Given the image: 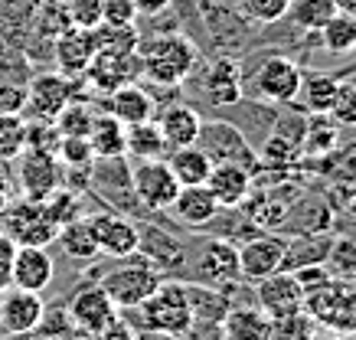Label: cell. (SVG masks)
<instances>
[{"label": "cell", "instance_id": "1", "mask_svg": "<svg viewBox=\"0 0 356 340\" xmlns=\"http://www.w3.org/2000/svg\"><path fill=\"white\" fill-rule=\"evenodd\" d=\"M140 56V76L151 79L154 86H180L190 79L196 66V46L180 33L157 36L138 49Z\"/></svg>", "mask_w": 356, "mask_h": 340}, {"label": "cell", "instance_id": "2", "mask_svg": "<svg viewBox=\"0 0 356 340\" xmlns=\"http://www.w3.org/2000/svg\"><path fill=\"white\" fill-rule=\"evenodd\" d=\"M140 327L154 330L161 337H184L193 327V305H190V291L180 282H161L147 301L138 305Z\"/></svg>", "mask_w": 356, "mask_h": 340}, {"label": "cell", "instance_id": "3", "mask_svg": "<svg viewBox=\"0 0 356 340\" xmlns=\"http://www.w3.org/2000/svg\"><path fill=\"white\" fill-rule=\"evenodd\" d=\"M121 265H115L111 272L102 275V282L98 288L105 291V295L115 301V307H124V311H134L140 301H147V298L161 288L163 275L154 268L147 259L140 252L128 255V259H118Z\"/></svg>", "mask_w": 356, "mask_h": 340}, {"label": "cell", "instance_id": "4", "mask_svg": "<svg viewBox=\"0 0 356 340\" xmlns=\"http://www.w3.org/2000/svg\"><path fill=\"white\" fill-rule=\"evenodd\" d=\"M196 147L209 157V164H238L245 170H259V154L252 151V144L245 141L242 128H236L232 121H203Z\"/></svg>", "mask_w": 356, "mask_h": 340}, {"label": "cell", "instance_id": "5", "mask_svg": "<svg viewBox=\"0 0 356 340\" xmlns=\"http://www.w3.org/2000/svg\"><path fill=\"white\" fill-rule=\"evenodd\" d=\"M0 229L7 232L17 245H40V249H46L49 242H56L59 226L49 220L43 203L20 200V203H7V209L0 213Z\"/></svg>", "mask_w": 356, "mask_h": 340}, {"label": "cell", "instance_id": "6", "mask_svg": "<svg viewBox=\"0 0 356 340\" xmlns=\"http://www.w3.org/2000/svg\"><path fill=\"white\" fill-rule=\"evenodd\" d=\"M131 190L144 209H170L180 193V184L163 157L154 161H131Z\"/></svg>", "mask_w": 356, "mask_h": 340}, {"label": "cell", "instance_id": "7", "mask_svg": "<svg viewBox=\"0 0 356 340\" xmlns=\"http://www.w3.org/2000/svg\"><path fill=\"white\" fill-rule=\"evenodd\" d=\"M20 161V190L23 200H36L43 203L53 190L63 187V164L53 151H36V147H23V154L17 157Z\"/></svg>", "mask_w": 356, "mask_h": 340}, {"label": "cell", "instance_id": "8", "mask_svg": "<svg viewBox=\"0 0 356 340\" xmlns=\"http://www.w3.org/2000/svg\"><path fill=\"white\" fill-rule=\"evenodd\" d=\"M301 76V66L291 63L288 56H271L259 66L252 86H255V95L271 102V105H291V102H298Z\"/></svg>", "mask_w": 356, "mask_h": 340}, {"label": "cell", "instance_id": "9", "mask_svg": "<svg viewBox=\"0 0 356 340\" xmlns=\"http://www.w3.org/2000/svg\"><path fill=\"white\" fill-rule=\"evenodd\" d=\"M72 99H76V95H72V79L63 76V72H43V76L30 79L23 111H30L33 121L53 124L56 115H59Z\"/></svg>", "mask_w": 356, "mask_h": 340}, {"label": "cell", "instance_id": "10", "mask_svg": "<svg viewBox=\"0 0 356 340\" xmlns=\"http://www.w3.org/2000/svg\"><path fill=\"white\" fill-rule=\"evenodd\" d=\"M65 314L72 321V327H79L82 334L98 337V334H105V330L118 321V307H115V301H111L98 285H86L72 295Z\"/></svg>", "mask_w": 356, "mask_h": 340}, {"label": "cell", "instance_id": "11", "mask_svg": "<svg viewBox=\"0 0 356 340\" xmlns=\"http://www.w3.org/2000/svg\"><path fill=\"white\" fill-rule=\"evenodd\" d=\"M86 220L92 226V236H95L98 255L128 259V255L138 252V226L124 213L105 209V213H95V216H86Z\"/></svg>", "mask_w": 356, "mask_h": 340}, {"label": "cell", "instance_id": "12", "mask_svg": "<svg viewBox=\"0 0 356 340\" xmlns=\"http://www.w3.org/2000/svg\"><path fill=\"white\" fill-rule=\"evenodd\" d=\"M46 314L43 295L36 291H23V288H7L0 295V330L7 337H26L40 327Z\"/></svg>", "mask_w": 356, "mask_h": 340}, {"label": "cell", "instance_id": "13", "mask_svg": "<svg viewBox=\"0 0 356 340\" xmlns=\"http://www.w3.org/2000/svg\"><path fill=\"white\" fill-rule=\"evenodd\" d=\"M284 249H288V242L275 236V232H259V236L245 239L238 245V275L252 278V282H261V278L281 272Z\"/></svg>", "mask_w": 356, "mask_h": 340}, {"label": "cell", "instance_id": "14", "mask_svg": "<svg viewBox=\"0 0 356 340\" xmlns=\"http://www.w3.org/2000/svg\"><path fill=\"white\" fill-rule=\"evenodd\" d=\"M255 298H259V311L265 314L268 321L275 318H284V314H291V311H301L307 305V298H304V288L298 285V278L291 272H275L268 278H261L255 282Z\"/></svg>", "mask_w": 356, "mask_h": 340}, {"label": "cell", "instance_id": "15", "mask_svg": "<svg viewBox=\"0 0 356 340\" xmlns=\"http://www.w3.org/2000/svg\"><path fill=\"white\" fill-rule=\"evenodd\" d=\"M10 275H13L10 288H23V291L43 295L56 278V262L40 245H17L13 262H10Z\"/></svg>", "mask_w": 356, "mask_h": 340}, {"label": "cell", "instance_id": "16", "mask_svg": "<svg viewBox=\"0 0 356 340\" xmlns=\"http://www.w3.org/2000/svg\"><path fill=\"white\" fill-rule=\"evenodd\" d=\"M193 272L203 285H229L238 278V245L229 239H209L200 249Z\"/></svg>", "mask_w": 356, "mask_h": 340}, {"label": "cell", "instance_id": "17", "mask_svg": "<svg viewBox=\"0 0 356 340\" xmlns=\"http://www.w3.org/2000/svg\"><path fill=\"white\" fill-rule=\"evenodd\" d=\"M138 252L161 275L173 272V268H184L190 262L186 259V242L167 229H157V226H144V229L138 226Z\"/></svg>", "mask_w": 356, "mask_h": 340}, {"label": "cell", "instance_id": "18", "mask_svg": "<svg viewBox=\"0 0 356 340\" xmlns=\"http://www.w3.org/2000/svg\"><path fill=\"white\" fill-rule=\"evenodd\" d=\"M56 66L59 72L69 79H79L86 76V69L92 66V59H95V36L92 30H65L63 36H56Z\"/></svg>", "mask_w": 356, "mask_h": 340}, {"label": "cell", "instance_id": "19", "mask_svg": "<svg viewBox=\"0 0 356 340\" xmlns=\"http://www.w3.org/2000/svg\"><path fill=\"white\" fill-rule=\"evenodd\" d=\"M255 174L238 164H213L209 177H206V190L216 197L219 207H242L252 193Z\"/></svg>", "mask_w": 356, "mask_h": 340}, {"label": "cell", "instance_id": "20", "mask_svg": "<svg viewBox=\"0 0 356 340\" xmlns=\"http://www.w3.org/2000/svg\"><path fill=\"white\" fill-rule=\"evenodd\" d=\"M203 92L213 105H236L242 99V66L232 56H219L209 63L203 79Z\"/></svg>", "mask_w": 356, "mask_h": 340}, {"label": "cell", "instance_id": "21", "mask_svg": "<svg viewBox=\"0 0 356 340\" xmlns=\"http://www.w3.org/2000/svg\"><path fill=\"white\" fill-rule=\"evenodd\" d=\"M105 115H111L115 121H121L124 128L131 124H140V121H151L154 118V99L134 82H124L108 95L105 102Z\"/></svg>", "mask_w": 356, "mask_h": 340}, {"label": "cell", "instance_id": "22", "mask_svg": "<svg viewBox=\"0 0 356 340\" xmlns=\"http://www.w3.org/2000/svg\"><path fill=\"white\" fill-rule=\"evenodd\" d=\"M157 128H161L163 141H167L170 151L173 147H190V144H196V138H200L203 118H200V111L190 108V105H170V108L161 115Z\"/></svg>", "mask_w": 356, "mask_h": 340}, {"label": "cell", "instance_id": "23", "mask_svg": "<svg viewBox=\"0 0 356 340\" xmlns=\"http://www.w3.org/2000/svg\"><path fill=\"white\" fill-rule=\"evenodd\" d=\"M170 209L186 222V226H206L219 216V203L216 197L206 190V184H196V187H180L177 200L170 203Z\"/></svg>", "mask_w": 356, "mask_h": 340}, {"label": "cell", "instance_id": "24", "mask_svg": "<svg viewBox=\"0 0 356 340\" xmlns=\"http://www.w3.org/2000/svg\"><path fill=\"white\" fill-rule=\"evenodd\" d=\"M330 245H334V236H327V232H304V236H298V239L288 242L281 272H298V268H304V265L327 262Z\"/></svg>", "mask_w": 356, "mask_h": 340}, {"label": "cell", "instance_id": "25", "mask_svg": "<svg viewBox=\"0 0 356 340\" xmlns=\"http://www.w3.org/2000/svg\"><path fill=\"white\" fill-rule=\"evenodd\" d=\"M88 147L95 154V161L124 157V124L115 121L111 115H95L92 128H88Z\"/></svg>", "mask_w": 356, "mask_h": 340}, {"label": "cell", "instance_id": "26", "mask_svg": "<svg viewBox=\"0 0 356 340\" xmlns=\"http://www.w3.org/2000/svg\"><path fill=\"white\" fill-rule=\"evenodd\" d=\"M337 88H340V79L330 76V72H307V76H301V88H298L301 108L307 115H327L337 99Z\"/></svg>", "mask_w": 356, "mask_h": 340}, {"label": "cell", "instance_id": "27", "mask_svg": "<svg viewBox=\"0 0 356 340\" xmlns=\"http://www.w3.org/2000/svg\"><path fill=\"white\" fill-rule=\"evenodd\" d=\"M170 151L167 141H163L157 121H140V124H131L124 128V157H134V161H154V157H163Z\"/></svg>", "mask_w": 356, "mask_h": 340}, {"label": "cell", "instance_id": "28", "mask_svg": "<svg viewBox=\"0 0 356 340\" xmlns=\"http://www.w3.org/2000/svg\"><path fill=\"white\" fill-rule=\"evenodd\" d=\"M167 167L173 170V177H177L180 187L206 184V177H209V170H213L209 157H206L196 144H190V147H173V151L167 154Z\"/></svg>", "mask_w": 356, "mask_h": 340}, {"label": "cell", "instance_id": "29", "mask_svg": "<svg viewBox=\"0 0 356 340\" xmlns=\"http://www.w3.org/2000/svg\"><path fill=\"white\" fill-rule=\"evenodd\" d=\"M56 239H59V245H63V252L72 259V262H92L98 255V245H95V236H92V226H88V220L82 216V220L76 222H65V226H59V232H56Z\"/></svg>", "mask_w": 356, "mask_h": 340}, {"label": "cell", "instance_id": "30", "mask_svg": "<svg viewBox=\"0 0 356 340\" xmlns=\"http://www.w3.org/2000/svg\"><path fill=\"white\" fill-rule=\"evenodd\" d=\"M268 327L271 321L255 307H238V311H229L222 318L226 340H268Z\"/></svg>", "mask_w": 356, "mask_h": 340}, {"label": "cell", "instance_id": "31", "mask_svg": "<svg viewBox=\"0 0 356 340\" xmlns=\"http://www.w3.org/2000/svg\"><path fill=\"white\" fill-rule=\"evenodd\" d=\"M334 13H337L334 0H291L284 17H288L301 33H321Z\"/></svg>", "mask_w": 356, "mask_h": 340}, {"label": "cell", "instance_id": "32", "mask_svg": "<svg viewBox=\"0 0 356 340\" xmlns=\"http://www.w3.org/2000/svg\"><path fill=\"white\" fill-rule=\"evenodd\" d=\"M321 43H324V49L330 56L353 53L356 49V17L337 10L334 17H330V23L321 30Z\"/></svg>", "mask_w": 356, "mask_h": 340}, {"label": "cell", "instance_id": "33", "mask_svg": "<svg viewBox=\"0 0 356 340\" xmlns=\"http://www.w3.org/2000/svg\"><path fill=\"white\" fill-rule=\"evenodd\" d=\"M317 337V321L307 311H291L284 318H275L268 327V340H314Z\"/></svg>", "mask_w": 356, "mask_h": 340}, {"label": "cell", "instance_id": "34", "mask_svg": "<svg viewBox=\"0 0 356 340\" xmlns=\"http://www.w3.org/2000/svg\"><path fill=\"white\" fill-rule=\"evenodd\" d=\"M92 36H95V53H102V56L138 53V33H134V26H98V30H92Z\"/></svg>", "mask_w": 356, "mask_h": 340}, {"label": "cell", "instance_id": "35", "mask_svg": "<svg viewBox=\"0 0 356 340\" xmlns=\"http://www.w3.org/2000/svg\"><path fill=\"white\" fill-rule=\"evenodd\" d=\"M337 141H340V134H337V124L334 121H324V115H314V121L304 128V144L301 151L307 154V157H324V154H330L337 147Z\"/></svg>", "mask_w": 356, "mask_h": 340}, {"label": "cell", "instance_id": "36", "mask_svg": "<svg viewBox=\"0 0 356 340\" xmlns=\"http://www.w3.org/2000/svg\"><path fill=\"white\" fill-rule=\"evenodd\" d=\"M26 147V121L20 115H0V164L17 161Z\"/></svg>", "mask_w": 356, "mask_h": 340}, {"label": "cell", "instance_id": "37", "mask_svg": "<svg viewBox=\"0 0 356 340\" xmlns=\"http://www.w3.org/2000/svg\"><path fill=\"white\" fill-rule=\"evenodd\" d=\"M43 207H46V213H49V220H53L56 226L82 220V200H79L76 190H65V187L53 190V193L43 200Z\"/></svg>", "mask_w": 356, "mask_h": 340}, {"label": "cell", "instance_id": "38", "mask_svg": "<svg viewBox=\"0 0 356 340\" xmlns=\"http://www.w3.org/2000/svg\"><path fill=\"white\" fill-rule=\"evenodd\" d=\"M92 111L86 108V105H79L76 99L69 102L59 115H56L53 128L59 131V138H88V128H92Z\"/></svg>", "mask_w": 356, "mask_h": 340}, {"label": "cell", "instance_id": "39", "mask_svg": "<svg viewBox=\"0 0 356 340\" xmlns=\"http://www.w3.org/2000/svg\"><path fill=\"white\" fill-rule=\"evenodd\" d=\"M36 26H40V33L49 36V40L63 36L65 30H72V20H69V10H65V0H46L43 7H40Z\"/></svg>", "mask_w": 356, "mask_h": 340}, {"label": "cell", "instance_id": "40", "mask_svg": "<svg viewBox=\"0 0 356 340\" xmlns=\"http://www.w3.org/2000/svg\"><path fill=\"white\" fill-rule=\"evenodd\" d=\"M327 115L337 128H356V82H340L337 99Z\"/></svg>", "mask_w": 356, "mask_h": 340}, {"label": "cell", "instance_id": "41", "mask_svg": "<svg viewBox=\"0 0 356 340\" xmlns=\"http://www.w3.org/2000/svg\"><path fill=\"white\" fill-rule=\"evenodd\" d=\"M56 157H59V164L72 167V170L95 164V154H92V147H88V138H59V144H56Z\"/></svg>", "mask_w": 356, "mask_h": 340}, {"label": "cell", "instance_id": "42", "mask_svg": "<svg viewBox=\"0 0 356 340\" xmlns=\"http://www.w3.org/2000/svg\"><path fill=\"white\" fill-rule=\"evenodd\" d=\"M242 3V13H245L252 23H265V26H271V23L284 20V13H288V3L291 0H238Z\"/></svg>", "mask_w": 356, "mask_h": 340}, {"label": "cell", "instance_id": "43", "mask_svg": "<svg viewBox=\"0 0 356 340\" xmlns=\"http://www.w3.org/2000/svg\"><path fill=\"white\" fill-rule=\"evenodd\" d=\"M69 20L79 30H98L102 26V0H65Z\"/></svg>", "mask_w": 356, "mask_h": 340}, {"label": "cell", "instance_id": "44", "mask_svg": "<svg viewBox=\"0 0 356 340\" xmlns=\"http://www.w3.org/2000/svg\"><path fill=\"white\" fill-rule=\"evenodd\" d=\"M327 262H330V275L353 278V272H356V239H340V242L334 239Z\"/></svg>", "mask_w": 356, "mask_h": 340}, {"label": "cell", "instance_id": "45", "mask_svg": "<svg viewBox=\"0 0 356 340\" xmlns=\"http://www.w3.org/2000/svg\"><path fill=\"white\" fill-rule=\"evenodd\" d=\"M134 0H102V26H134Z\"/></svg>", "mask_w": 356, "mask_h": 340}, {"label": "cell", "instance_id": "46", "mask_svg": "<svg viewBox=\"0 0 356 340\" xmlns=\"http://www.w3.org/2000/svg\"><path fill=\"white\" fill-rule=\"evenodd\" d=\"M23 105H26V86L0 79V115H20Z\"/></svg>", "mask_w": 356, "mask_h": 340}, {"label": "cell", "instance_id": "47", "mask_svg": "<svg viewBox=\"0 0 356 340\" xmlns=\"http://www.w3.org/2000/svg\"><path fill=\"white\" fill-rule=\"evenodd\" d=\"M170 7V0H134V13L138 17H157Z\"/></svg>", "mask_w": 356, "mask_h": 340}, {"label": "cell", "instance_id": "48", "mask_svg": "<svg viewBox=\"0 0 356 340\" xmlns=\"http://www.w3.org/2000/svg\"><path fill=\"white\" fill-rule=\"evenodd\" d=\"M98 340H138L134 334H131V327L128 324H121V321H115L105 334H98Z\"/></svg>", "mask_w": 356, "mask_h": 340}, {"label": "cell", "instance_id": "49", "mask_svg": "<svg viewBox=\"0 0 356 340\" xmlns=\"http://www.w3.org/2000/svg\"><path fill=\"white\" fill-rule=\"evenodd\" d=\"M10 262L13 259H0V295L13 285V275H10Z\"/></svg>", "mask_w": 356, "mask_h": 340}, {"label": "cell", "instance_id": "50", "mask_svg": "<svg viewBox=\"0 0 356 340\" xmlns=\"http://www.w3.org/2000/svg\"><path fill=\"white\" fill-rule=\"evenodd\" d=\"M13 252H17V242L0 229V259H13Z\"/></svg>", "mask_w": 356, "mask_h": 340}, {"label": "cell", "instance_id": "51", "mask_svg": "<svg viewBox=\"0 0 356 340\" xmlns=\"http://www.w3.org/2000/svg\"><path fill=\"white\" fill-rule=\"evenodd\" d=\"M337 10L340 13H350V17H356V0H334Z\"/></svg>", "mask_w": 356, "mask_h": 340}, {"label": "cell", "instance_id": "52", "mask_svg": "<svg viewBox=\"0 0 356 340\" xmlns=\"http://www.w3.org/2000/svg\"><path fill=\"white\" fill-rule=\"evenodd\" d=\"M7 203H10V200H7V190H3V184H0V213L7 209Z\"/></svg>", "mask_w": 356, "mask_h": 340}, {"label": "cell", "instance_id": "53", "mask_svg": "<svg viewBox=\"0 0 356 340\" xmlns=\"http://www.w3.org/2000/svg\"><path fill=\"white\" fill-rule=\"evenodd\" d=\"M43 340H72V337H69V334H65V337H53V334H46Z\"/></svg>", "mask_w": 356, "mask_h": 340}, {"label": "cell", "instance_id": "54", "mask_svg": "<svg viewBox=\"0 0 356 340\" xmlns=\"http://www.w3.org/2000/svg\"><path fill=\"white\" fill-rule=\"evenodd\" d=\"M353 278H356V272H353Z\"/></svg>", "mask_w": 356, "mask_h": 340}]
</instances>
